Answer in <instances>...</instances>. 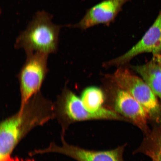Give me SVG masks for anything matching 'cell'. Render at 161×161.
<instances>
[{
  "label": "cell",
  "instance_id": "5",
  "mask_svg": "<svg viewBox=\"0 0 161 161\" xmlns=\"http://www.w3.org/2000/svg\"><path fill=\"white\" fill-rule=\"evenodd\" d=\"M26 55L25 63L18 75L21 94L20 107L40 92L48 71L47 54L37 52Z\"/></svg>",
  "mask_w": 161,
  "mask_h": 161
},
{
  "label": "cell",
  "instance_id": "3",
  "mask_svg": "<svg viewBox=\"0 0 161 161\" xmlns=\"http://www.w3.org/2000/svg\"><path fill=\"white\" fill-rule=\"evenodd\" d=\"M55 118L61 125L62 134L72 123L94 119L123 120L125 119L113 111L102 108L91 112L84 106L80 99L69 89L64 87L54 103Z\"/></svg>",
  "mask_w": 161,
  "mask_h": 161
},
{
  "label": "cell",
  "instance_id": "1",
  "mask_svg": "<svg viewBox=\"0 0 161 161\" xmlns=\"http://www.w3.org/2000/svg\"><path fill=\"white\" fill-rule=\"evenodd\" d=\"M55 118L54 103L35 94L17 113L3 120L0 125V161H16L12 156L21 141L36 127Z\"/></svg>",
  "mask_w": 161,
  "mask_h": 161
},
{
  "label": "cell",
  "instance_id": "13",
  "mask_svg": "<svg viewBox=\"0 0 161 161\" xmlns=\"http://www.w3.org/2000/svg\"><path fill=\"white\" fill-rule=\"evenodd\" d=\"M154 58L156 59L159 65L161 68V55L159 54V55H154Z\"/></svg>",
  "mask_w": 161,
  "mask_h": 161
},
{
  "label": "cell",
  "instance_id": "6",
  "mask_svg": "<svg viewBox=\"0 0 161 161\" xmlns=\"http://www.w3.org/2000/svg\"><path fill=\"white\" fill-rule=\"evenodd\" d=\"M124 150L123 146L107 151L86 150L68 144L62 136L60 145L51 143L47 147L35 150L33 153L35 155L56 153L69 157L77 161H125L123 158Z\"/></svg>",
  "mask_w": 161,
  "mask_h": 161
},
{
  "label": "cell",
  "instance_id": "12",
  "mask_svg": "<svg viewBox=\"0 0 161 161\" xmlns=\"http://www.w3.org/2000/svg\"><path fill=\"white\" fill-rule=\"evenodd\" d=\"M150 137V144L147 153L153 161H161V124Z\"/></svg>",
  "mask_w": 161,
  "mask_h": 161
},
{
  "label": "cell",
  "instance_id": "9",
  "mask_svg": "<svg viewBox=\"0 0 161 161\" xmlns=\"http://www.w3.org/2000/svg\"><path fill=\"white\" fill-rule=\"evenodd\" d=\"M115 108L118 113L125 117L143 130H147V123L149 118L147 112L129 92L122 90L117 94Z\"/></svg>",
  "mask_w": 161,
  "mask_h": 161
},
{
  "label": "cell",
  "instance_id": "4",
  "mask_svg": "<svg viewBox=\"0 0 161 161\" xmlns=\"http://www.w3.org/2000/svg\"><path fill=\"white\" fill-rule=\"evenodd\" d=\"M112 78L122 90L129 92L143 107L149 117L161 123V106L156 94L144 80L122 68L117 70Z\"/></svg>",
  "mask_w": 161,
  "mask_h": 161
},
{
  "label": "cell",
  "instance_id": "2",
  "mask_svg": "<svg viewBox=\"0 0 161 161\" xmlns=\"http://www.w3.org/2000/svg\"><path fill=\"white\" fill-rule=\"evenodd\" d=\"M51 15L44 11L36 13L25 30L16 39V49L25 50L26 55L34 52L56 53L58 49L60 26L52 23Z\"/></svg>",
  "mask_w": 161,
  "mask_h": 161
},
{
  "label": "cell",
  "instance_id": "10",
  "mask_svg": "<svg viewBox=\"0 0 161 161\" xmlns=\"http://www.w3.org/2000/svg\"><path fill=\"white\" fill-rule=\"evenodd\" d=\"M156 96L161 98V68L154 58L144 65L134 66Z\"/></svg>",
  "mask_w": 161,
  "mask_h": 161
},
{
  "label": "cell",
  "instance_id": "7",
  "mask_svg": "<svg viewBox=\"0 0 161 161\" xmlns=\"http://www.w3.org/2000/svg\"><path fill=\"white\" fill-rule=\"evenodd\" d=\"M144 53H152L154 55L161 53V10L154 23L140 41L123 55L108 62L107 65H121Z\"/></svg>",
  "mask_w": 161,
  "mask_h": 161
},
{
  "label": "cell",
  "instance_id": "11",
  "mask_svg": "<svg viewBox=\"0 0 161 161\" xmlns=\"http://www.w3.org/2000/svg\"><path fill=\"white\" fill-rule=\"evenodd\" d=\"M80 98L84 106L90 112H97L103 108L104 96L99 88L91 86L86 88L82 92Z\"/></svg>",
  "mask_w": 161,
  "mask_h": 161
},
{
  "label": "cell",
  "instance_id": "8",
  "mask_svg": "<svg viewBox=\"0 0 161 161\" xmlns=\"http://www.w3.org/2000/svg\"><path fill=\"white\" fill-rule=\"evenodd\" d=\"M129 0H104L88 9L83 19L70 27L86 30L100 24H108L115 19Z\"/></svg>",
  "mask_w": 161,
  "mask_h": 161
}]
</instances>
